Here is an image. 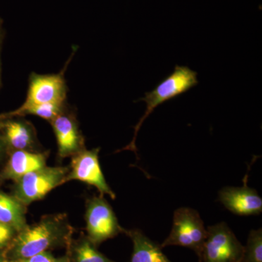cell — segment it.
Wrapping results in <instances>:
<instances>
[{
	"instance_id": "6da1fadb",
	"label": "cell",
	"mask_w": 262,
	"mask_h": 262,
	"mask_svg": "<svg viewBox=\"0 0 262 262\" xmlns=\"http://www.w3.org/2000/svg\"><path fill=\"white\" fill-rule=\"evenodd\" d=\"M72 227L67 215L43 217L37 224L19 231L3 253L5 259L31 257L56 246L70 244Z\"/></svg>"
},
{
	"instance_id": "7a4b0ae2",
	"label": "cell",
	"mask_w": 262,
	"mask_h": 262,
	"mask_svg": "<svg viewBox=\"0 0 262 262\" xmlns=\"http://www.w3.org/2000/svg\"><path fill=\"white\" fill-rule=\"evenodd\" d=\"M198 84V73L186 66L177 65L173 73L162 81L154 90L146 92L144 97L137 101H144L146 104L145 113L134 127V135L130 144L122 149L136 152V140L138 133L146 118L164 102L178 97Z\"/></svg>"
},
{
	"instance_id": "3957f363",
	"label": "cell",
	"mask_w": 262,
	"mask_h": 262,
	"mask_svg": "<svg viewBox=\"0 0 262 262\" xmlns=\"http://www.w3.org/2000/svg\"><path fill=\"white\" fill-rule=\"evenodd\" d=\"M206 236L207 229L199 213L184 207L174 212L171 231L160 247L177 246L190 248L201 258Z\"/></svg>"
},
{
	"instance_id": "277c9868",
	"label": "cell",
	"mask_w": 262,
	"mask_h": 262,
	"mask_svg": "<svg viewBox=\"0 0 262 262\" xmlns=\"http://www.w3.org/2000/svg\"><path fill=\"white\" fill-rule=\"evenodd\" d=\"M69 172L70 168L66 167L48 166L30 172L15 182L13 196L28 206L67 182Z\"/></svg>"
},
{
	"instance_id": "5b68a950",
	"label": "cell",
	"mask_w": 262,
	"mask_h": 262,
	"mask_svg": "<svg viewBox=\"0 0 262 262\" xmlns=\"http://www.w3.org/2000/svg\"><path fill=\"white\" fill-rule=\"evenodd\" d=\"M75 52L73 51L64 68L59 73L39 75L33 72L31 74L27 98L19 108H25L43 104H66L67 86L64 73Z\"/></svg>"
},
{
	"instance_id": "8992f818",
	"label": "cell",
	"mask_w": 262,
	"mask_h": 262,
	"mask_svg": "<svg viewBox=\"0 0 262 262\" xmlns=\"http://www.w3.org/2000/svg\"><path fill=\"white\" fill-rule=\"evenodd\" d=\"M244 246L225 222L207 228V236L200 261L201 262H238Z\"/></svg>"
},
{
	"instance_id": "52a82bcc",
	"label": "cell",
	"mask_w": 262,
	"mask_h": 262,
	"mask_svg": "<svg viewBox=\"0 0 262 262\" xmlns=\"http://www.w3.org/2000/svg\"><path fill=\"white\" fill-rule=\"evenodd\" d=\"M84 218L89 239L95 246L125 232L119 225L113 208L102 196L88 201Z\"/></svg>"
},
{
	"instance_id": "ba28073f",
	"label": "cell",
	"mask_w": 262,
	"mask_h": 262,
	"mask_svg": "<svg viewBox=\"0 0 262 262\" xmlns=\"http://www.w3.org/2000/svg\"><path fill=\"white\" fill-rule=\"evenodd\" d=\"M99 151L100 148L91 150L84 149L72 156L67 182L77 180L86 183L96 187L101 195L107 194L115 200L116 195L106 182L100 165Z\"/></svg>"
},
{
	"instance_id": "9c48e42d",
	"label": "cell",
	"mask_w": 262,
	"mask_h": 262,
	"mask_svg": "<svg viewBox=\"0 0 262 262\" xmlns=\"http://www.w3.org/2000/svg\"><path fill=\"white\" fill-rule=\"evenodd\" d=\"M61 158L77 155L85 149L84 139L75 115L67 107L51 121Z\"/></svg>"
},
{
	"instance_id": "30bf717a",
	"label": "cell",
	"mask_w": 262,
	"mask_h": 262,
	"mask_svg": "<svg viewBox=\"0 0 262 262\" xmlns=\"http://www.w3.org/2000/svg\"><path fill=\"white\" fill-rule=\"evenodd\" d=\"M248 175L243 187H227L219 192V201L229 211L238 215H257L262 211V199L247 184Z\"/></svg>"
},
{
	"instance_id": "8fae6325",
	"label": "cell",
	"mask_w": 262,
	"mask_h": 262,
	"mask_svg": "<svg viewBox=\"0 0 262 262\" xmlns=\"http://www.w3.org/2000/svg\"><path fill=\"white\" fill-rule=\"evenodd\" d=\"M0 133L7 149L35 151L37 135L32 124L23 119L8 118L0 120Z\"/></svg>"
},
{
	"instance_id": "7c38bea8",
	"label": "cell",
	"mask_w": 262,
	"mask_h": 262,
	"mask_svg": "<svg viewBox=\"0 0 262 262\" xmlns=\"http://www.w3.org/2000/svg\"><path fill=\"white\" fill-rule=\"evenodd\" d=\"M46 152L17 150L11 151L9 160L1 173V178L16 182L26 174L46 166Z\"/></svg>"
},
{
	"instance_id": "4fadbf2b",
	"label": "cell",
	"mask_w": 262,
	"mask_h": 262,
	"mask_svg": "<svg viewBox=\"0 0 262 262\" xmlns=\"http://www.w3.org/2000/svg\"><path fill=\"white\" fill-rule=\"evenodd\" d=\"M124 232L130 237L134 245L131 262H171L164 254L161 247L139 229Z\"/></svg>"
},
{
	"instance_id": "5bb4252c",
	"label": "cell",
	"mask_w": 262,
	"mask_h": 262,
	"mask_svg": "<svg viewBox=\"0 0 262 262\" xmlns=\"http://www.w3.org/2000/svg\"><path fill=\"white\" fill-rule=\"evenodd\" d=\"M26 206L14 196L0 192V223L10 226L17 232L27 227Z\"/></svg>"
},
{
	"instance_id": "9a60e30c",
	"label": "cell",
	"mask_w": 262,
	"mask_h": 262,
	"mask_svg": "<svg viewBox=\"0 0 262 262\" xmlns=\"http://www.w3.org/2000/svg\"><path fill=\"white\" fill-rule=\"evenodd\" d=\"M72 262H115L100 253L89 238H82L72 248Z\"/></svg>"
},
{
	"instance_id": "2e32d148",
	"label": "cell",
	"mask_w": 262,
	"mask_h": 262,
	"mask_svg": "<svg viewBox=\"0 0 262 262\" xmlns=\"http://www.w3.org/2000/svg\"><path fill=\"white\" fill-rule=\"evenodd\" d=\"M238 262H262V229L251 230Z\"/></svg>"
},
{
	"instance_id": "e0dca14e",
	"label": "cell",
	"mask_w": 262,
	"mask_h": 262,
	"mask_svg": "<svg viewBox=\"0 0 262 262\" xmlns=\"http://www.w3.org/2000/svg\"><path fill=\"white\" fill-rule=\"evenodd\" d=\"M5 262H72V261L67 256L56 257L51 253L46 251V252L37 253L31 257L13 260L5 259Z\"/></svg>"
},
{
	"instance_id": "ac0fdd59",
	"label": "cell",
	"mask_w": 262,
	"mask_h": 262,
	"mask_svg": "<svg viewBox=\"0 0 262 262\" xmlns=\"http://www.w3.org/2000/svg\"><path fill=\"white\" fill-rule=\"evenodd\" d=\"M17 233L18 232L13 227L0 223V251L8 247Z\"/></svg>"
},
{
	"instance_id": "d6986e66",
	"label": "cell",
	"mask_w": 262,
	"mask_h": 262,
	"mask_svg": "<svg viewBox=\"0 0 262 262\" xmlns=\"http://www.w3.org/2000/svg\"><path fill=\"white\" fill-rule=\"evenodd\" d=\"M7 149L6 146H5V141L3 140V136L0 133V159L3 158L4 155L5 150Z\"/></svg>"
},
{
	"instance_id": "ffe728a7",
	"label": "cell",
	"mask_w": 262,
	"mask_h": 262,
	"mask_svg": "<svg viewBox=\"0 0 262 262\" xmlns=\"http://www.w3.org/2000/svg\"><path fill=\"white\" fill-rule=\"evenodd\" d=\"M3 27H2V21L1 19H0V46H1L2 40H3Z\"/></svg>"
},
{
	"instance_id": "44dd1931",
	"label": "cell",
	"mask_w": 262,
	"mask_h": 262,
	"mask_svg": "<svg viewBox=\"0 0 262 262\" xmlns=\"http://www.w3.org/2000/svg\"><path fill=\"white\" fill-rule=\"evenodd\" d=\"M1 50H0V87H1V72H2V68H1Z\"/></svg>"
},
{
	"instance_id": "7402d4cb",
	"label": "cell",
	"mask_w": 262,
	"mask_h": 262,
	"mask_svg": "<svg viewBox=\"0 0 262 262\" xmlns=\"http://www.w3.org/2000/svg\"><path fill=\"white\" fill-rule=\"evenodd\" d=\"M0 262H5L4 256H3V253L1 252H0Z\"/></svg>"
}]
</instances>
